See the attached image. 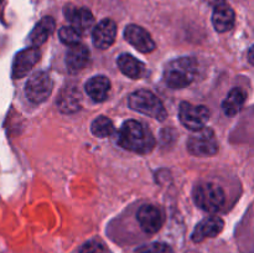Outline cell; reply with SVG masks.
<instances>
[{
    "label": "cell",
    "instance_id": "cell-15",
    "mask_svg": "<svg viewBox=\"0 0 254 253\" xmlns=\"http://www.w3.org/2000/svg\"><path fill=\"white\" fill-rule=\"evenodd\" d=\"M57 107L62 113H74L81 107V93L77 87H64L57 98Z\"/></svg>",
    "mask_w": 254,
    "mask_h": 253
},
{
    "label": "cell",
    "instance_id": "cell-13",
    "mask_svg": "<svg viewBox=\"0 0 254 253\" xmlns=\"http://www.w3.org/2000/svg\"><path fill=\"white\" fill-rule=\"evenodd\" d=\"M235 11L226 2L215 6L212 14V24L218 32H227L235 25Z\"/></svg>",
    "mask_w": 254,
    "mask_h": 253
},
{
    "label": "cell",
    "instance_id": "cell-8",
    "mask_svg": "<svg viewBox=\"0 0 254 253\" xmlns=\"http://www.w3.org/2000/svg\"><path fill=\"white\" fill-rule=\"evenodd\" d=\"M40 50L37 47H27V49L21 50L17 52L16 56L14 59V63H12V71L11 74L14 78H22L26 76L32 67L39 62Z\"/></svg>",
    "mask_w": 254,
    "mask_h": 253
},
{
    "label": "cell",
    "instance_id": "cell-23",
    "mask_svg": "<svg viewBox=\"0 0 254 253\" xmlns=\"http://www.w3.org/2000/svg\"><path fill=\"white\" fill-rule=\"evenodd\" d=\"M139 253H173V250H171L170 246L166 245V243L156 242L140 248V250H139Z\"/></svg>",
    "mask_w": 254,
    "mask_h": 253
},
{
    "label": "cell",
    "instance_id": "cell-10",
    "mask_svg": "<svg viewBox=\"0 0 254 253\" xmlns=\"http://www.w3.org/2000/svg\"><path fill=\"white\" fill-rule=\"evenodd\" d=\"M136 218L141 230L146 233H155L161 228L164 217L161 211L153 205L141 206L136 213Z\"/></svg>",
    "mask_w": 254,
    "mask_h": 253
},
{
    "label": "cell",
    "instance_id": "cell-26",
    "mask_svg": "<svg viewBox=\"0 0 254 253\" xmlns=\"http://www.w3.org/2000/svg\"><path fill=\"white\" fill-rule=\"evenodd\" d=\"M2 1V0H0V2H1Z\"/></svg>",
    "mask_w": 254,
    "mask_h": 253
},
{
    "label": "cell",
    "instance_id": "cell-14",
    "mask_svg": "<svg viewBox=\"0 0 254 253\" xmlns=\"http://www.w3.org/2000/svg\"><path fill=\"white\" fill-rule=\"evenodd\" d=\"M64 14L67 15L68 20L71 21L72 27L76 29L79 34L87 32L93 26V15L86 7H73L72 10L64 9Z\"/></svg>",
    "mask_w": 254,
    "mask_h": 253
},
{
    "label": "cell",
    "instance_id": "cell-21",
    "mask_svg": "<svg viewBox=\"0 0 254 253\" xmlns=\"http://www.w3.org/2000/svg\"><path fill=\"white\" fill-rule=\"evenodd\" d=\"M91 131L93 135L98 136V138H106V136L112 135L114 133L113 122L108 117H98L92 123Z\"/></svg>",
    "mask_w": 254,
    "mask_h": 253
},
{
    "label": "cell",
    "instance_id": "cell-24",
    "mask_svg": "<svg viewBox=\"0 0 254 253\" xmlns=\"http://www.w3.org/2000/svg\"><path fill=\"white\" fill-rule=\"evenodd\" d=\"M79 253H106V248L99 241H88L82 246Z\"/></svg>",
    "mask_w": 254,
    "mask_h": 253
},
{
    "label": "cell",
    "instance_id": "cell-12",
    "mask_svg": "<svg viewBox=\"0 0 254 253\" xmlns=\"http://www.w3.org/2000/svg\"><path fill=\"white\" fill-rule=\"evenodd\" d=\"M223 226L225 223H223L222 218L217 217V216H210L196 226L191 238L193 242H201L205 238L216 237L223 230Z\"/></svg>",
    "mask_w": 254,
    "mask_h": 253
},
{
    "label": "cell",
    "instance_id": "cell-7",
    "mask_svg": "<svg viewBox=\"0 0 254 253\" xmlns=\"http://www.w3.org/2000/svg\"><path fill=\"white\" fill-rule=\"evenodd\" d=\"M188 149L192 155L211 156L218 151V144L213 131L208 128H202L189 139Z\"/></svg>",
    "mask_w": 254,
    "mask_h": 253
},
{
    "label": "cell",
    "instance_id": "cell-1",
    "mask_svg": "<svg viewBox=\"0 0 254 253\" xmlns=\"http://www.w3.org/2000/svg\"><path fill=\"white\" fill-rule=\"evenodd\" d=\"M118 144L127 150L146 154L153 150L155 139L148 126L138 121L129 119L119 130Z\"/></svg>",
    "mask_w": 254,
    "mask_h": 253
},
{
    "label": "cell",
    "instance_id": "cell-19",
    "mask_svg": "<svg viewBox=\"0 0 254 253\" xmlns=\"http://www.w3.org/2000/svg\"><path fill=\"white\" fill-rule=\"evenodd\" d=\"M245 101L246 93L243 89L238 88V87L231 89L230 93L227 94V97H226V99L222 103V109L226 116L235 117L236 114L240 113Z\"/></svg>",
    "mask_w": 254,
    "mask_h": 253
},
{
    "label": "cell",
    "instance_id": "cell-20",
    "mask_svg": "<svg viewBox=\"0 0 254 253\" xmlns=\"http://www.w3.org/2000/svg\"><path fill=\"white\" fill-rule=\"evenodd\" d=\"M117 63L122 73L130 78H139L144 73V64L129 54H122L117 60Z\"/></svg>",
    "mask_w": 254,
    "mask_h": 253
},
{
    "label": "cell",
    "instance_id": "cell-6",
    "mask_svg": "<svg viewBox=\"0 0 254 253\" xmlns=\"http://www.w3.org/2000/svg\"><path fill=\"white\" fill-rule=\"evenodd\" d=\"M179 119L188 129L197 131L205 128L210 119V111L205 106H193L189 102H183L179 108Z\"/></svg>",
    "mask_w": 254,
    "mask_h": 253
},
{
    "label": "cell",
    "instance_id": "cell-22",
    "mask_svg": "<svg viewBox=\"0 0 254 253\" xmlns=\"http://www.w3.org/2000/svg\"><path fill=\"white\" fill-rule=\"evenodd\" d=\"M59 37L62 44L67 46H73L81 42V34L72 26L61 27L59 31Z\"/></svg>",
    "mask_w": 254,
    "mask_h": 253
},
{
    "label": "cell",
    "instance_id": "cell-17",
    "mask_svg": "<svg viewBox=\"0 0 254 253\" xmlns=\"http://www.w3.org/2000/svg\"><path fill=\"white\" fill-rule=\"evenodd\" d=\"M111 91V81L106 76H94L86 83V92L93 101L103 102Z\"/></svg>",
    "mask_w": 254,
    "mask_h": 253
},
{
    "label": "cell",
    "instance_id": "cell-2",
    "mask_svg": "<svg viewBox=\"0 0 254 253\" xmlns=\"http://www.w3.org/2000/svg\"><path fill=\"white\" fill-rule=\"evenodd\" d=\"M197 62L192 57H179L169 62L164 69V81L170 88H184L195 79Z\"/></svg>",
    "mask_w": 254,
    "mask_h": 253
},
{
    "label": "cell",
    "instance_id": "cell-9",
    "mask_svg": "<svg viewBox=\"0 0 254 253\" xmlns=\"http://www.w3.org/2000/svg\"><path fill=\"white\" fill-rule=\"evenodd\" d=\"M124 39L143 54H149V52L154 51L156 47L150 34L138 25H128L124 30Z\"/></svg>",
    "mask_w": 254,
    "mask_h": 253
},
{
    "label": "cell",
    "instance_id": "cell-25",
    "mask_svg": "<svg viewBox=\"0 0 254 253\" xmlns=\"http://www.w3.org/2000/svg\"><path fill=\"white\" fill-rule=\"evenodd\" d=\"M207 4L210 5H213V6H216V5L218 4H222V2H225V0H205Z\"/></svg>",
    "mask_w": 254,
    "mask_h": 253
},
{
    "label": "cell",
    "instance_id": "cell-16",
    "mask_svg": "<svg viewBox=\"0 0 254 253\" xmlns=\"http://www.w3.org/2000/svg\"><path fill=\"white\" fill-rule=\"evenodd\" d=\"M89 61V51L79 42L68 49L66 55V64L69 72H78L86 67Z\"/></svg>",
    "mask_w": 254,
    "mask_h": 253
},
{
    "label": "cell",
    "instance_id": "cell-11",
    "mask_svg": "<svg viewBox=\"0 0 254 253\" xmlns=\"http://www.w3.org/2000/svg\"><path fill=\"white\" fill-rule=\"evenodd\" d=\"M93 44L101 50H106L113 45L117 36V25L113 20L104 19L93 29Z\"/></svg>",
    "mask_w": 254,
    "mask_h": 253
},
{
    "label": "cell",
    "instance_id": "cell-18",
    "mask_svg": "<svg viewBox=\"0 0 254 253\" xmlns=\"http://www.w3.org/2000/svg\"><path fill=\"white\" fill-rule=\"evenodd\" d=\"M55 20L51 16H45L35 25V27L32 29L31 34H30V42L32 44L34 47L41 46L44 42H46V40L49 39L50 35L55 31Z\"/></svg>",
    "mask_w": 254,
    "mask_h": 253
},
{
    "label": "cell",
    "instance_id": "cell-5",
    "mask_svg": "<svg viewBox=\"0 0 254 253\" xmlns=\"http://www.w3.org/2000/svg\"><path fill=\"white\" fill-rule=\"evenodd\" d=\"M52 87H54V83L49 73L44 71H37L27 79L25 93L32 103H42L51 94Z\"/></svg>",
    "mask_w": 254,
    "mask_h": 253
},
{
    "label": "cell",
    "instance_id": "cell-4",
    "mask_svg": "<svg viewBox=\"0 0 254 253\" xmlns=\"http://www.w3.org/2000/svg\"><path fill=\"white\" fill-rule=\"evenodd\" d=\"M225 191L213 183H202L193 190V201L201 210L215 213L225 205Z\"/></svg>",
    "mask_w": 254,
    "mask_h": 253
},
{
    "label": "cell",
    "instance_id": "cell-3",
    "mask_svg": "<svg viewBox=\"0 0 254 253\" xmlns=\"http://www.w3.org/2000/svg\"><path fill=\"white\" fill-rule=\"evenodd\" d=\"M128 104L133 111L156 119L164 121L166 118V109L159 97L146 89H139L129 96Z\"/></svg>",
    "mask_w": 254,
    "mask_h": 253
}]
</instances>
